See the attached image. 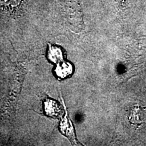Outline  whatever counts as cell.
<instances>
[{
  "instance_id": "obj_1",
  "label": "cell",
  "mask_w": 146,
  "mask_h": 146,
  "mask_svg": "<svg viewBox=\"0 0 146 146\" xmlns=\"http://www.w3.org/2000/svg\"><path fill=\"white\" fill-rule=\"evenodd\" d=\"M62 104L64 108L65 115L64 116H63L62 118L61 122H60V130L64 135L66 137L70 140V141L72 143V145H78V142L77 141V140H76L75 137L74 127H73L72 121H71L70 118H69L68 116L67 109L66 108L64 102L63 101L64 100L62 98Z\"/></svg>"
},
{
  "instance_id": "obj_2",
  "label": "cell",
  "mask_w": 146,
  "mask_h": 146,
  "mask_svg": "<svg viewBox=\"0 0 146 146\" xmlns=\"http://www.w3.org/2000/svg\"><path fill=\"white\" fill-rule=\"evenodd\" d=\"M44 110L47 116L54 118H58L62 114L61 108L55 100L47 98L44 101Z\"/></svg>"
},
{
  "instance_id": "obj_3",
  "label": "cell",
  "mask_w": 146,
  "mask_h": 146,
  "mask_svg": "<svg viewBox=\"0 0 146 146\" xmlns=\"http://www.w3.org/2000/svg\"><path fill=\"white\" fill-rule=\"evenodd\" d=\"M55 72L58 78H64L69 77L73 72V66L70 62H65L64 60L57 64Z\"/></svg>"
},
{
  "instance_id": "obj_4",
  "label": "cell",
  "mask_w": 146,
  "mask_h": 146,
  "mask_svg": "<svg viewBox=\"0 0 146 146\" xmlns=\"http://www.w3.org/2000/svg\"><path fill=\"white\" fill-rule=\"evenodd\" d=\"M47 58L52 62L58 64L64 60V52L61 47L49 44Z\"/></svg>"
}]
</instances>
